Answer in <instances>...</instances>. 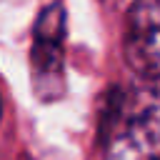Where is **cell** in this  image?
<instances>
[{"label": "cell", "instance_id": "1", "mask_svg": "<svg viewBox=\"0 0 160 160\" xmlns=\"http://www.w3.org/2000/svg\"><path fill=\"white\" fill-rule=\"evenodd\" d=\"M100 142L115 160H160V88H112L100 112Z\"/></svg>", "mask_w": 160, "mask_h": 160}, {"label": "cell", "instance_id": "2", "mask_svg": "<svg viewBox=\"0 0 160 160\" xmlns=\"http://www.w3.org/2000/svg\"><path fill=\"white\" fill-rule=\"evenodd\" d=\"M65 20L62 2H52L32 25L30 80L32 92L42 102H55L65 95Z\"/></svg>", "mask_w": 160, "mask_h": 160}, {"label": "cell", "instance_id": "3", "mask_svg": "<svg viewBox=\"0 0 160 160\" xmlns=\"http://www.w3.org/2000/svg\"><path fill=\"white\" fill-rule=\"evenodd\" d=\"M122 52L138 78L160 80V0H135L130 5Z\"/></svg>", "mask_w": 160, "mask_h": 160}]
</instances>
